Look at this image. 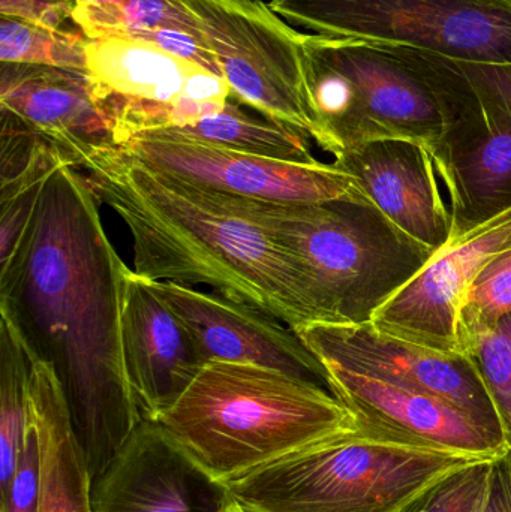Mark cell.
Returning a JSON list of instances; mask_svg holds the SVG:
<instances>
[{
    "mask_svg": "<svg viewBox=\"0 0 511 512\" xmlns=\"http://www.w3.org/2000/svg\"><path fill=\"white\" fill-rule=\"evenodd\" d=\"M99 200L77 168L45 183L17 254L0 268V309L30 358L53 367L92 483L141 423L123 358L128 265L111 245Z\"/></svg>",
    "mask_w": 511,
    "mask_h": 512,
    "instance_id": "1",
    "label": "cell"
},
{
    "mask_svg": "<svg viewBox=\"0 0 511 512\" xmlns=\"http://www.w3.org/2000/svg\"><path fill=\"white\" fill-rule=\"evenodd\" d=\"M80 170L99 203L128 227L138 276L210 286L293 331L326 322L293 256L209 192L156 173L116 146L96 150Z\"/></svg>",
    "mask_w": 511,
    "mask_h": 512,
    "instance_id": "2",
    "label": "cell"
},
{
    "mask_svg": "<svg viewBox=\"0 0 511 512\" xmlns=\"http://www.w3.org/2000/svg\"><path fill=\"white\" fill-rule=\"evenodd\" d=\"M155 423L224 486L356 429L329 388L230 361L204 364Z\"/></svg>",
    "mask_w": 511,
    "mask_h": 512,
    "instance_id": "3",
    "label": "cell"
},
{
    "mask_svg": "<svg viewBox=\"0 0 511 512\" xmlns=\"http://www.w3.org/2000/svg\"><path fill=\"white\" fill-rule=\"evenodd\" d=\"M209 194L293 256L314 286L327 324L371 322L435 254L375 206L353 201L285 204Z\"/></svg>",
    "mask_w": 511,
    "mask_h": 512,
    "instance_id": "4",
    "label": "cell"
},
{
    "mask_svg": "<svg viewBox=\"0 0 511 512\" xmlns=\"http://www.w3.org/2000/svg\"><path fill=\"white\" fill-rule=\"evenodd\" d=\"M474 457L398 444L357 426L227 484L248 512H399Z\"/></svg>",
    "mask_w": 511,
    "mask_h": 512,
    "instance_id": "5",
    "label": "cell"
},
{
    "mask_svg": "<svg viewBox=\"0 0 511 512\" xmlns=\"http://www.w3.org/2000/svg\"><path fill=\"white\" fill-rule=\"evenodd\" d=\"M317 120L315 143L333 158L377 140H411L432 153L446 114L425 78L392 48L365 39L305 35Z\"/></svg>",
    "mask_w": 511,
    "mask_h": 512,
    "instance_id": "6",
    "label": "cell"
},
{
    "mask_svg": "<svg viewBox=\"0 0 511 512\" xmlns=\"http://www.w3.org/2000/svg\"><path fill=\"white\" fill-rule=\"evenodd\" d=\"M288 23L447 59L511 63V8L492 0H270Z\"/></svg>",
    "mask_w": 511,
    "mask_h": 512,
    "instance_id": "7",
    "label": "cell"
},
{
    "mask_svg": "<svg viewBox=\"0 0 511 512\" xmlns=\"http://www.w3.org/2000/svg\"><path fill=\"white\" fill-rule=\"evenodd\" d=\"M234 98L315 141L302 33L261 0H185Z\"/></svg>",
    "mask_w": 511,
    "mask_h": 512,
    "instance_id": "8",
    "label": "cell"
},
{
    "mask_svg": "<svg viewBox=\"0 0 511 512\" xmlns=\"http://www.w3.org/2000/svg\"><path fill=\"white\" fill-rule=\"evenodd\" d=\"M86 71L116 146L140 132L191 125L233 96L209 69L134 39H87Z\"/></svg>",
    "mask_w": 511,
    "mask_h": 512,
    "instance_id": "9",
    "label": "cell"
},
{
    "mask_svg": "<svg viewBox=\"0 0 511 512\" xmlns=\"http://www.w3.org/2000/svg\"><path fill=\"white\" fill-rule=\"evenodd\" d=\"M116 147L144 167L204 191L272 203L375 206L359 180L335 164L264 158L174 129L140 132Z\"/></svg>",
    "mask_w": 511,
    "mask_h": 512,
    "instance_id": "10",
    "label": "cell"
},
{
    "mask_svg": "<svg viewBox=\"0 0 511 512\" xmlns=\"http://www.w3.org/2000/svg\"><path fill=\"white\" fill-rule=\"evenodd\" d=\"M294 333L321 364H336L437 397L509 441L500 412L468 355L443 354L387 336L371 322H311Z\"/></svg>",
    "mask_w": 511,
    "mask_h": 512,
    "instance_id": "11",
    "label": "cell"
},
{
    "mask_svg": "<svg viewBox=\"0 0 511 512\" xmlns=\"http://www.w3.org/2000/svg\"><path fill=\"white\" fill-rule=\"evenodd\" d=\"M511 249V209L447 243L372 316L381 333L432 351L465 355L462 309L483 268Z\"/></svg>",
    "mask_w": 511,
    "mask_h": 512,
    "instance_id": "12",
    "label": "cell"
},
{
    "mask_svg": "<svg viewBox=\"0 0 511 512\" xmlns=\"http://www.w3.org/2000/svg\"><path fill=\"white\" fill-rule=\"evenodd\" d=\"M330 393L374 435L425 450L494 459L510 442L437 397L323 364Z\"/></svg>",
    "mask_w": 511,
    "mask_h": 512,
    "instance_id": "13",
    "label": "cell"
},
{
    "mask_svg": "<svg viewBox=\"0 0 511 512\" xmlns=\"http://www.w3.org/2000/svg\"><path fill=\"white\" fill-rule=\"evenodd\" d=\"M149 283L183 322L204 364H257L327 388L323 364L279 319L216 292L164 280Z\"/></svg>",
    "mask_w": 511,
    "mask_h": 512,
    "instance_id": "14",
    "label": "cell"
},
{
    "mask_svg": "<svg viewBox=\"0 0 511 512\" xmlns=\"http://www.w3.org/2000/svg\"><path fill=\"white\" fill-rule=\"evenodd\" d=\"M224 484L210 478L155 421H141L93 481V512H222Z\"/></svg>",
    "mask_w": 511,
    "mask_h": 512,
    "instance_id": "15",
    "label": "cell"
},
{
    "mask_svg": "<svg viewBox=\"0 0 511 512\" xmlns=\"http://www.w3.org/2000/svg\"><path fill=\"white\" fill-rule=\"evenodd\" d=\"M0 117L44 138L77 170L96 150L116 146L83 69L0 62Z\"/></svg>",
    "mask_w": 511,
    "mask_h": 512,
    "instance_id": "16",
    "label": "cell"
},
{
    "mask_svg": "<svg viewBox=\"0 0 511 512\" xmlns=\"http://www.w3.org/2000/svg\"><path fill=\"white\" fill-rule=\"evenodd\" d=\"M122 342L141 420L156 421L185 393L204 361L176 313L131 268L123 285Z\"/></svg>",
    "mask_w": 511,
    "mask_h": 512,
    "instance_id": "17",
    "label": "cell"
},
{
    "mask_svg": "<svg viewBox=\"0 0 511 512\" xmlns=\"http://www.w3.org/2000/svg\"><path fill=\"white\" fill-rule=\"evenodd\" d=\"M381 213L429 251L450 242L452 216L434 153L411 140H377L336 156Z\"/></svg>",
    "mask_w": 511,
    "mask_h": 512,
    "instance_id": "18",
    "label": "cell"
},
{
    "mask_svg": "<svg viewBox=\"0 0 511 512\" xmlns=\"http://www.w3.org/2000/svg\"><path fill=\"white\" fill-rule=\"evenodd\" d=\"M434 156L449 197L450 242L511 209V120L459 111Z\"/></svg>",
    "mask_w": 511,
    "mask_h": 512,
    "instance_id": "19",
    "label": "cell"
},
{
    "mask_svg": "<svg viewBox=\"0 0 511 512\" xmlns=\"http://www.w3.org/2000/svg\"><path fill=\"white\" fill-rule=\"evenodd\" d=\"M29 361L30 415L39 444L38 512H93L89 465L59 379L50 364Z\"/></svg>",
    "mask_w": 511,
    "mask_h": 512,
    "instance_id": "20",
    "label": "cell"
},
{
    "mask_svg": "<svg viewBox=\"0 0 511 512\" xmlns=\"http://www.w3.org/2000/svg\"><path fill=\"white\" fill-rule=\"evenodd\" d=\"M87 39L125 38L165 48L173 33L206 38L185 0H60Z\"/></svg>",
    "mask_w": 511,
    "mask_h": 512,
    "instance_id": "21",
    "label": "cell"
},
{
    "mask_svg": "<svg viewBox=\"0 0 511 512\" xmlns=\"http://www.w3.org/2000/svg\"><path fill=\"white\" fill-rule=\"evenodd\" d=\"M387 47L425 78L440 99L447 123L462 110L511 120V63L462 62L414 48Z\"/></svg>",
    "mask_w": 511,
    "mask_h": 512,
    "instance_id": "22",
    "label": "cell"
},
{
    "mask_svg": "<svg viewBox=\"0 0 511 512\" xmlns=\"http://www.w3.org/2000/svg\"><path fill=\"white\" fill-rule=\"evenodd\" d=\"M234 96L218 113L183 128H167L228 149L290 162H315L309 135L263 114H251Z\"/></svg>",
    "mask_w": 511,
    "mask_h": 512,
    "instance_id": "23",
    "label": "cell"
},
{
    "mask_svg": "<svg viewBox=\"0 0 511 512\" xmlns=\"http://www.w3.org/2000/svg\"><path fill=\"white\" fill-rule=\"evenodd\" d=\"M30 415V361L20 331L0 309V498L17 471Z\"/></svg>",
    "mask_w": 511,
    "mask_h": 512,
    "instance_id": "24",
    "label": "cell"
},
{
    "mask_svg": "<svg viewBox=\"0 0 511 512\" xmlns=\"http://www.w3.org/2000/svg\"><path fill=\"white\" fill-rule=\"evenodd\" d=\"M87 38L0 14V62L86 71Z\"/></svg>",
    "mask_w": 511,
    "mask_h": 512,
    "instance_id": "25",
    "label": "cell"
},
{
    "mask_svg": "<svg viewBox=\"0 0 511 512\" xmlns=\"http://www.w3.org/2000/svg\"><path fill=\"white\" fill-rule=\"evenodd\" d=\"M465 355L479 370L511 442V315L468 337Z\"/></svg>",
    "mask_w": 511,
    "mask_h": 512,
    "instance_id": "26",
    "label": "cell"
},
{
    "mask_svg": "<svg viewBox=\"0 0 511 512\" xmlns=\"http://www.w3.org/2000/svg\"><path fill=\"white\" fill-rule=\"evenodd\" d=\"M511 315V249L483 268L468 291L461 316L465 354L468 337Z\"/></svg>",
    "mask_w": 511,
    "mask_h": 512,
    "instance_id": "27",
    "label": "cell"
},
{
    "mask_svg": "<svg viewBox=\"0 0 511 512\" xmlns=\"http://www.w3.org/2000/svg\"><path fill=\"white\" fill-rule=\"evenodd\" d=\"M492 459L474 460L423 490L399 512H477L485 498Z\"/></svg>",
    "mask_w": 511,
    "mask_h": 512,
    "instance_id": "28",
    "label": "cell"
},
{
    "mask_svg": "<svg viewBox=\"0 0 511 512\" xmlns=\"http://www.w3.org/2000/svg\"><path fill=\"white\" fill-rule=\"evenodd\" d=\"M39 444L35 426L30 423L8 492L0 498V512H38Z\"/></svg>",
    "mask_w": 511,
    "mask_h": 512,
    "instance_id": "29",
    "label": "cell"
},
{
    "mask_svg": "<svg viewBox=\"0 0 511 512\" xmlns=\"http://www.w3.org/2000/svg\"><path fill=\"white\" fill-rule=\"evenodd\" d=\"M0 14L32 21L51 29H65L69 20L60 0H0Z\"/></svg>",
    "mask_w": 511,
    "mask_h": 512,
    "instance_id": "30",
    "label": "cell"
},
{
    "mask_svg": "<svg viewBox=\"0 0 511 512\" xmlns=\"http://www.w3.org/2000/svg\"><path fill=\"white\" fill-rule=\"evenodd\" d=\"M477 512H511V442L492 459L485 498Z\"/></svg>",
    "mask_w": 511,
    "mask_h": 512,
    "instance_id": "31",
    "label": "cell"
},
{
    "mask_svg": "<svg viewBox=\"0 0 511 512\" xmlns=\"http://www.w3.org/2000/svg\"><path fill=\"white\" fill-rule=\"evenodd\" d=\"M222 512H248L245 510V508L240 507L239 504H237L234 499L230 498V502H228L227 507H225V510Z\"/></svg>",
    "mask_w": 511,
    "mask_h": 512,
    "instance_id": "32",
    "label": "cell"
},
{
    "mask_svg": "<svg viewBox=\"0 0 511 512\" xmlns=\"http://www.w3.org/2000/svg\"><path fill=\"white\" fill-rule=\"evenodd\" d=\"M492 2L501 3V5L510 6L511 8V0H492Z\"/></svg>",
    "mask_w": 511,
    "mask_h": 512,
    "instance_id": "33",
    "label": "cell"
}]
</instances>
